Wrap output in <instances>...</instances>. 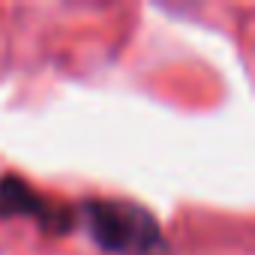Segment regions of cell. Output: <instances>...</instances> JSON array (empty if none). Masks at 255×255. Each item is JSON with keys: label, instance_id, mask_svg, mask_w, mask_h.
<instances>
[{"label": "cell", "instance_id": "obj_1", "mask_svg": "<svg viewBox=\"0 0 255 255\" xmlns=\"http://www.w3.org/2000/svg\"><path fill=\"white\" fill-rule=\"evenodd\" d=\"M75 219L84 222L90 240L111 255H165V234L159 219L135 204L120 198H87Z\"/></svg>", "mask_w": 255, "mask_h": 255}, {"label": "cell", "instance_id": "obj_2", "mask_svg": "<svg viewBox=\"0 0 255 255\" xmlns=\"http://www.w3.org/2000/svg\"><path fill=\"white\" fill-rule=\"evenodd\" d=\"M21 216L33 219L45 234H69L75 228V210L63 201H54L48 195H39L24 177L3 174L0 177V219Z\"/></svg>", "mask_w": 255, "mask_h": 255}]
</instances>
